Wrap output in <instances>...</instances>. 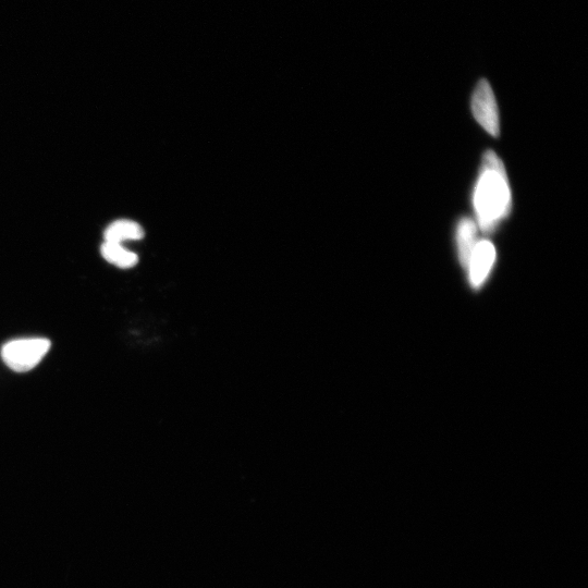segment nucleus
<instances>
[{"instance_id": "nucleus-2", "label": "nucleus", "mask_w": 588, "mask_h": 588, "mask_svg": "<svg viewBox=\"0 0 588 588\" xmlns=\"http://www.w3.org/2000/svg\"><path fill=\"white\" fill-rule=\"evenodd\" d=\"M51 349L45 338L12 340L3 347L2 358L10 370L24 373L35 369Z\"/></svg>"}, {"instance_id": "nucleus-5", "label": "nucleus", "mask_w": 588, "mask_h": 588, "mask_svg": "<svg viewBox=\"0 0 588 588\" xmlns=\"http://www.w3.org/2000/svg\"><path fill=\"white\" fill-rule=\"evenodd\" d=\"M459 259L464 268L469 269L472 254L477 245V225L471 218L464 217L457 228Z\"/></svg>"}, {"instance_id": "nucleus-7", "label": "nucleus", "mask_w": 588, "mask_h": 588, "mask_svg": "<svg viewBox=\"0 0 588 588\" xmlns=\"http://www.w3.org/2000/svg\"><path fill=\"white\" fill-rule=\"evenodd\" d=\"M104 259L119 268H131L136 266L139 262V257L136 253L125 249L124 245L115 242L105 241L101 249Z\"/></svg>"}, {"instance_id": "nucleus-3", "label": "nucleus", "mask_w": 588, "mask_h": 588, "mask_svg": "<svg viewBox=\"0 0 588 588\" xmlns=\"http://www.w3.org/2000/svg\"><path fill=\"white\" fill-rule=\"evenodd\" d=\"M471 107L476 121L490 136L498 137L500 133L498 106L494 91L487 80L483 79L477 83Z\"/></svg>"}, {"instance_id": "nucleus-6", "label": "nucleus", "mask_w": 588, "mask_h": 588, "mask_svg": "<svg viewBox=\"0 0 588 588\" xmlns=\"http://www.w3.org/2000/svg\"><path fill=\"white\" fill-rule=\"evenodd\" d=\"M143 237V228L138 223L128 219L117 220V222L109 225L104 232L105 241L120 244L125 241L140 240Z\"/></svg>"}, {"instance_id": "nucleus-1", "label": "nucleus", "mask_w": 588, "mask_h": 588, "mask_svg": "<svg viewBox=\"0 0 588 588\" xmlns=\"http://www.w3.org/2000/svg\"><path fill=\"white\" fill-rule=\"evenodd\" d=\"M477 225L489 234L511 211V191L504 163L493 151L485 153L474 191Z\"/></svg>"}, {"instance_id": "nucleus-4", "label": "nucleus", "mask_w": 588, "mask_h": 588, "mask_svg": "<svg viewBox=\"0 0 588 588\" xmlns=\"http://www.w3.org/2000/svg\"><path fill=\"white\" fill-rule=\"evenodd\" d=\"M496 260L494 244L487 240L477 243L469 265L470 278L473 287H480L487 278Z\"/></svg>"}]
</instances>
